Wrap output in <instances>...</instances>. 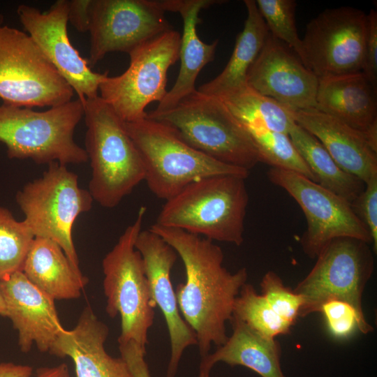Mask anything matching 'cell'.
<instances>
[{"label":"cell","mask_w":377,"mask_h":377,"mask_svg":"<svg viewBox=\"0 0 377 377\" xmlns=\"http://www.w3.org/2000/svg\"><path fill=\"white\" fill-rule=\"evenodd\" d=\"M149 229L160 235L181 258L186 280L175 290L182 316L197 338L201 358L228 339L226 323L246 283V267L235 273L223 265L224 254L213 241L183 230L153 224Z\"/></svg>","instance_id":"obj_1"},{"label":"cell","mask_w":377,"mask_h":377,"mask_svg":"<svg viewBox=\"0 0 377 377\" xmlns=\"http://www.w3.org/2000/svg\"><path fill=\"white\" fill-rule=\"evenodd\" d=\"M245 179L225 175L195 181L165 201L155 223L240 246L249 202Z\"/></svg>","instance_id":"obj_2"},{"label":"cell","mask_w":377,"mask_h":377,"mask_svg":"<svg viewBox=\"0 0 377 377\" xmlns=\"http://www.w3.org/2000/svg\"><path fill=\"white\" fill-rule=\"evenodd\" d=\"M82 103L84 149L91 168L89 191L94 201L112 208L145 179L142 158L125 122L100 96Z\"/></svg>","instance_id":"obj_3"},{"label":"cell","mask_w":377,"mask_h":377,"mask_svg":"<svg viewBox=\"0 0 377 377\" xmlns=\"http://www.w3.org/2000/svg\"><path fill=\"white\" fill-rule=\"evenodd\" d=\"M145 168V181L158 198L165 201L191 183L215 175L246 178L249 171L221 163L187 143L172 126L147 117L125 122Z\"/></svg>","instance_id":"obj_4"},{"label":"cell","mask_w":377,"mask_h":377,"mask_svg":"<svg viewBox=\"0 0 377 377\" xmlns=\"http://www.w3.org/2000/svg\"><path fill=\"white\" fill-rule=\"evenodd\" d=\"M147 117L172 126L191 146L221 163L250 171L260 162L250 134L219 98L195 89L172 109Z\"/></svg>","instance_id":"obj_5"},{"label":"cell","mask_w":377,"mask_h":377,"mask_svg":"<svg viewBox=\"0 0 377 377\" xmlns=\"http://www.w3.org/2000/svg\"><path fill=\"white\" fill-rule=\"evenodd\" d=\"M83 116L79 98L43 112L3 103L0 142L6 146L10 158H31L37 164L48 165L85 163L87 152L73 138Z\"/></svg>","instance_id":"obj_6"},{"label":"cell","mask_w":377,"mask_h":377,"mask_svg":"<svg viewBox=\"0 0 377 377\" xmlns=\"http://www.w3.org/2000/svg\"><path fill=\"white\" fill-rule=\"evenodd\" d=\"M146 211V207H140L134 222L102 261L105 311L110 318L119 315L121 318L118 343L132 341L145 351L156 306L135 242L142 230Z\"/></svg>","instance_id":"obj_7"},{"label":"cell","mask_w":377,"mask_h":377,"mask_svg":"<svg viewBox=\"0 0 377 377\" xmlns=\"http://www.w3.org/2000/svg\"><path fill=\"white\" fill-rule=\"evenodd\" d=\"M15 199L34 237L56 242L79 267L73 226L80 214L91 209L94 200L89 191L80 187L78 176L66 165L51 163L40 177L17 193Z\"/></svg>","instance_id":"obj_8"},{"label":"cell","mask_w":377,"mask_h":377,"mask_svg":"<svg viewBox=\"0 0 377 377\" xmlns=\"http://www.w3.org/2000/svg\"><path fill=\"white\" fill-rule=\"evenodd\" d=\"M73 94L29 34L0 28V98L4 104L52 108L71 101Z\"/></svg>","instance_id":"obj_9"},{"label":"cell","mask_w":377,"mask_h":377,"mask_svg":"<svg viewBox=\"0 0 377 377\" xmlns=\"http://www.w3.org/2000/svg\"><path fill=\"white\" fill-rule=\"evenodd\" d=\"M180 45V34L171 29L137 47L123 73L101 82L100 97L124 122L145 118L147 106L161 102L168 92V71L179 58Z\"/></svg>","instance_id":"obj_10"},{"label":"cell","mask_w":377,"mask_h":377,"mask_svg":"<svg viewBox=\"0 0 377 377\" xmlns=\"http://www.w3.org/2000/svg\"><path fill=\"white\" fill-rule=\"evenodd\" d=\"M370 244L351 237L331 241L318 255L309 274L293 290L303 299L299 317L319 313L330 300L350 304L362 317V295L374 270Z\"/></svg>","instance_id":"obj_11"},{"label":"cell","mask_w":377,"mask_h":377,"mask_svg":"<svg viewBox=\"0 0 377 377\" xmlns=\"http://www.w3.org/2000/svg\"><path fill=\"white\" fill-rule=\"evenodd\" d=\"M367 27L362 10L327 8L306 24L298 57L318 79L361 72Z\"/></svg>","instance_id":"obj_12"},{"label":"cell","mask_w":377,"mask_h":377,"mask_svg":"<svg viewBox=\"0 0 377 377\" xmlns=\"http://www.w3.org/2000/svg\"><path fill=\"white\" fill-rule=\"evenodd\" d=\"M267 177L284 189L303 211L306 230L300 244L309 258H316L331 241L339 237L372 244L365 225L343 198L295 172L270 168Z\"/></svg>","instance_id":"obj_13"},{"label":"cell","mask_w":377,"mask_h":377,"mask_svg":"<svg viewBox=\"0 0 377 377\" xmlns=\"http://www.w3.org/2000/svg\"><path fill=\"white\" fill-rule=\"evenodd\" d=\"M158 0H94L89 64L108 53L128 54L142 43L172 29Z\"/></svg>","instance_id":"obj_14"},{"label":"cell","mask_w":377,"mask_h":377,"mask_svg":"<svg viewBox=\"0 0 377 377\" xmlns=\"http://www.w3.org/2000/svg\"><path fill=\"white\" fill-rule=\"evenodd\" d=\"M68 10L67 0H57L45 13L21 4L17 13L24 29L83 103L98 96L99 85L108 72H94L71 44L67 32Z\"/></svg>","instance_id":"obj_15"},{"label":"cell","mask_w":377,"mask_h":377,"mask_svg":"<svg viewBox=\"0 0 377 377\" xmlns=\"http://www.w3.org/2000/svg\"><path fill=\"white\" fill-rule=\"evenodd\" d=\"M247 85L294 112L316 108L318 77L269 33L247 73Z\"/></svg>","instance_id":"obj_16"},{"label":"cell","mask_w":377,"mask_h":377,"mask_svg":"<svg viewBox=\"0 0 377 377\" xmlns=\"http://www.w3.org/2000/svg\"><path fill=\"white\" fill-rule=\"evenodd\" d=\"M135 247L141 255L152 298L164 316L169 333L170 356L166 377H175L184 350L198 343L195 332L182 316L171 282V270L177 254L150 229L140 232Z\"/></svg>","instance_id":"obj_17"},{"label":"cell","mask_w":377,"mask_h":377,"mask_svg":"<svg viewBox=\"0 0 377 377\" xmlns=\"http://www.w3.org/2000/svg\"><path fill=\"white\" fill-rule=\"evenodd\" d=\"M5 317L17 332V343L22 353L35 345L41 353H49L60 332V322L54 300L34 286L22 271L0 280Z\"/></svg>","instance_id":"obj_18"},{"label":"cell","mask_w":377,"mask_h":377,"mask_svg":"<svg viewBox=\"0 0 377 377\" xmlns=\"http://www.w3.org/2000/svg\"><path fill=\"white\" fill-rule=\"evenodd\" d=\"M109 331L92 308L85 306L76 325L71 330L64 329L49 353L71 358L76 377H133L121 357H112L106 351Z\"/></svg>","instance_id":"obj_19"},{"label":"cell","mask_w":377,"mask_h":377,"mask_svg":"<svg viewBox=\"0 0 377 377\" xmlns=\"http://www.w3.org/2000/svg\"><path fill=\"white\" fill-rule=\"evenodd\" d=\"M316 110L365 134L377 147L376 87L361 71L318 79Z\"/></svg>","instance_id":"obj_20"},{"label":"cell","mask_w":377,"mask_h":377,"mask_svg":"<svg viewBox=\"0 0 377 377\" xmlns=\"http://www.w3.org/2000/svg\"><path fill=\"white\" fill-rule=\"evenodd\" d=\"M293 117L320 141L343 170L364 184L377 176V147L365 134L316 109L294 112Z\"/></svg>","instance_id":"obj_21"},{"label":"cell","mask_w":377,"mask_h":377,"mask_svg":"<svg viewBox=\"0 0 377 377\" xmlns=\"http://www.w3.org/2000/svg\"><path fill=\"white\" fill-rule=\"evenodd\" d=\"M165 11L178 13L183 22L179 58L181 64L177 80L156 108L151 112L161 113L172 109L184 97L193 92L197 77L201 70L215 55L218 40L206 43L197 34V25L201 19L198 15L202 9L224 1L217 0H158Z\"/></svg>","instance_id":"obj_22"},{"label":"cell","mask_w":377,"mask_h":377,"mask_svg":"<svg viewBox=\"0 0 377 377\" xmlns=\"http://www.w3.org/2000/svg\"><path fill=\"white\" fill-rule=\"evenodd\" d=\"M22 272L54 300L77 299L88 283L80 269L71 262L56 242L48 239L34 238Z\"/></svg>","instance_id":"obj_23"},{"label":"cell","mask_w":377,"mask_h":377,"mask_svg":"<svg viewBox=\"0 0 377 377\" xmlns=\"http://www.w3.org/2000/svg\"><path fill=\"white\" fill-rule=\"evenodd\" d=\"M232 334L224 344L201 358L200 369L210 372L218 362L245 367L261 377H286L281 365L278 341L263 337L244 323L232 317Z\"/></svg>","instance_id":"obj_24"},{"label":"cell","mask_w":377,"mask_h":377,"mask_svg":"<svg viewBox=\"0 0 377 377\" xmlns=\"http://www.w3.org/2000/svg\"><path fill=\"white\" fill-rule=\"evenodd\" d=\"M247 17L238 34L232 54L222 72L198 89L221 99L248 87L247 73L269 34L254 0H245Z\"/></svg>","instance_id":"obj_25"},{"label":"cell","mask_w":377,"mask_h":377,"mask_svg":"<svg viewBox=\"0 0 377 377\" xmlns=\"http://www.w3.org/2000/svg\"><path fill=\"white\" fill-rule=\"evenodd\" d=\"M288 135L317 184L350 204L363 191L365 184L343 170L315 136L296 123Z\"/></svg>","instance_id":"obj_26"},{"label":"cell","mask_w":377,"mask_h":377,"mask_svg":"<svg viewBox=\"0 0 377 377\" xmlns=\"http://www.w3.org/2000/svg\"><path fill=\"white\" fill-rule=\"evenodd\" d=\"M221 100L244 126L260 125L288 134L295 124L294 111L249 86Z\"/></svg>","instance_id":"obj_27"},{"label":"cell","mask_w":377,"mask_h":377,"mask_svg":"<svg viewBox=\"0 0 377 377\" xmlns=\"http://www.w3.org/2000/svg\"><path fill=\"white\" fill-rule=\"evenodd\" d=\"M244 126L254 142L260 162L267 163L271 168L297 172L315 182L312 172L288 134L274 131L260 125Z\"/></svg>","instance_id":"obj_28"},{"label":"cell","mask_w":377,"mask_h":377,"mask_svg":"<svg viewBox=\"0 0 377 377\" xmlns=\"http://www.w3.org/2000/svg\"><path fill=\"white\" fill-rule=\"evenodd\" d=\"M232 317L239 319L260 335L269 339L290 334L292 327L272 310L265 297L257 293L252 284L247 283L242 287L235 299Z\"/></svg>","instance_id":"obj_29"},{"label":"cell","mask_w":377,"mask_h":377,"mask_svg":"<svg viewBox=\"0 0 377 377\" xmlns=\"http://www.w3.org/2000/svg\"><path fill=\"white\" fill-rule=\"evenodd\" d=\"M34 238L24 220L17 221L0 206V280L22 270Z\"/></svg>","instance_id":"obj_30"},{"label":"cell","mask_w":377,"mask_h":377,"mask_svg":"<svg viewBox=\"0 0 377 377\" xmlns=\"http://www.w3.org/2000/svg\"><path fill=\"white\" fill-rule=\"evenodd\" d=\"M256 2L269 33L298 56L302 39L295 23L297 2L295 0H256Z\"/></svg>","instance_id":"obj_31"},{"label":"cell","mask_w":377,"mask_h":377,"mask_svg":"<svg viewBox=\"0 0 377 377\" xmlns=\"http://www.w3.org/2000/svg\"><path fill=\"white\" fill-rule=\"evenodd\" d=\"M319 313L323 314L330 334L335 339H348L356 330L364 334L374 331L366 318L346 302L330 300L322 304Z\"/></svg>","instance_id":"obj_32"},{"label":"cell","mask_w":377,"mask_h":377,"mask_svg":"<svg viewBox=\"0 0 377 377\" xmlns=\"http://www.w3.org/2000/svg\"><path fill=\"white\" fill-rule=\"evenodd\" d=\"M262 295L272 310L292 326L295 324L303 305L302 297L284 285L274 271L267 272L260 283Z\"/></svg>","instance_id":"obj_33"},{"label":"cell","mask_w":377,"mask_h":377,"mask_svg":"<svg viewBox=\"0 0 377 377\" xmlns=\"http://www.w3.org/2000/svg\"><path fill=\"white\" fill-rule=\"evenodd\" d=\"M353 211L365 225L373 244V252L377 251V176L365 184L363 191L350 204Z\"/></svg>","instance_id":"obj_34"},{"label":"cell","mask_w":377,"mask_h":377,"mask_svg":"<svg viewBox=\"0 0 377 377\" xmlns=\"http://www.w3.org/2000/svg\"><path fill=\"white\" fill-rule=\"evenodd\" d=\"M362 72L376 87L377 84V13L371 9L367 14L364 57Z\"/></svg>","instance_id":"obj_35"},{"label":"cell","mask_w":377,"mask_h":377,"mask_svg":"<svg viewBox=\"0 0 377 377\" xmlns=\"http://www.w3.org/2000/svg\"><path fill=\"white\" fill-rule=\"evenodd\" d=\"M121 357L127 364L133 377H151L145 359L146 351L136 343L130 341L119 343Z\"/></svg>","instance_id":"obj_36"},{"label":"cell","mask_w":377,"mask_h":377,"mask_svg":"<svg viewBox=\"0 0 377 377\" xmlns=\"http://www.w3.org/2000/svg\"><path fill=\"white\" fill-rule=\"evenodd\" d=\"M94 0L68 1V20L80 32L89 31Z\"/></svg>","instance_id":"obj_37"},{"label":"cell","mask_w":377,"mask_h":377,"mask_svg":"<svg viewBox=\"0 0 377 377\" xmlns=\"http://www.w3.org/2000/svg\"><path fill=\"white\" fill-rule=\"evenodd\" d=\"M33 368L13 362L0 363V377H31Z\"/></svg>","instance_id":"obj_38"},{"label":"cell","mask_w":377,"mask_h":377,"mask_svg":"<svg viewBox=\"0 0 377 377\" xmlns=\"http://www.w3.org/2000/svg\"><path fill=\"white\" fill-rule=\"evenodd\" d=\"M36 377H70L68 367L66 364L40 368L38 370Z\"/></svg>","instance_id":"obj_39"},{"label":"cell","mask_w":377,"mask_h":377,"mask_svg":"<svg viewBox=\"0 0 377 377\" xmlns=\"http://www.w3.org/2000/svg\"><path fill=\"white\" fill-rule=\"evenodd\" d=\"M5 313H6L5 303H4L3 297L1 288H0V316L5 317Z\"/></svg>","instance_id":"obj_40"},{"label":"cell","mask_w":377,"mask_h":377,"mask_svg":"<svg viewBox=\"0 0 377 377\" xmlns=\"http://www.w3.org/2000/svg\"><path fill=\"white\" fill-rule=\"evenodd\" d=\"M210 372L203 371V370H199V374L198 377H211Z\"/></svg>","instance_id":"obj_41"},{"label":"cell","mask_w":377,"mask_h":377,"mask_svg":"<svg viewBox=\"0 0 377 377\" xmlns=\"http://www.w3.org/2000/svg\"><path fill=\"white\" fill-rule=\"evenodd\" d=\"M4 22V17L3 15L0 13V28L3 26V23Z\"/></svg>","instance_id":"obj_42"}]
</instances>
